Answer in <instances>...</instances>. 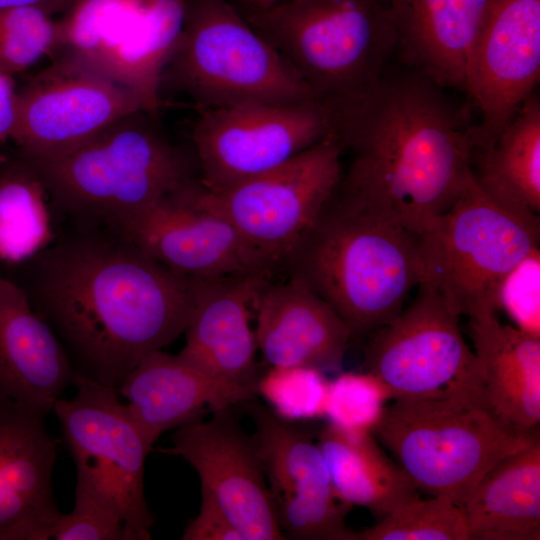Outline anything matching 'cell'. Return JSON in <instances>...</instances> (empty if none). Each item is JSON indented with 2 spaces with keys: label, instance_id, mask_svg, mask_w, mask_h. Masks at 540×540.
I'll return each mask as SVG.
<instances>
[{
  "label": "cell",
  "instance_id": "cell-38",
  "mask_svg": "<svg viewBox=\"0 0 540 540\" xmlns=\"http://www.w3.org/2000/svg\"><path fill=\"white\" fill-rule=\"evenodd\" d=\"M77 0H0V8L32 7L55 18L66 13Z\"/></svg>",
  "mask_w": 540,
  "mask_h": 540
},
{
  "label": "cell",
  "instance_id": "cell-19",
  "mask_svg": "<svg viewBox=\"0 0 540 540\" xmlns=\"http://www.w3.org/2000/svg\"><path fill=\"white\" fill-rule=\"evenodd\" d=\"M255 336L267 367L305 366L341 372L353 332L334 309L302 281H268L255 299Z\"/></svg>",
  "mask_w": 540,
  "mask_h": 540
},
{
  "label": "cell",
  "instance_id": "cell-23",
  "mask_svg": "<svg viewBox=\"0 0 540 540\" xmlns=\"http://www.w3.org/2000/svg\"><path fill=\"white\" fill-rule=\"evenodd\" d=\"M411 70L465 92L468 52L490 0H383Z\"/></svg>",
  "mask_w": 540,
  "mask_h": 540
},
{
  "label": "cell",
  "instance_id": "cell-26",
  "mask_svg": "<svg viewBox=\"0 0 540 540\" xmlns=\"http://www.w3.org/2000/svg\"><path fill=\"white\" fill-rule=\"evenodd\" d=\"M470 172L494 202L520 217L539 220L540 101L535 92L491 143L472 149Z\"/></svg>",
  "mask_w": 540,
  "mask_h": 540
},
{
  "label": "cell",
  "instance_id": "cell-8",
  "mask_svg": "<svg viewBox=\"0 0 540 540\" xmlns=\"http://www.w3.org/2000/svg\"><path fill=\"white\" fill-rule=\"evenodd\" d=\"M539 225L494 202L470 175L452 206L418 235L419 283L459 317H496L505 277L539 247Z\"/></svg>",
  "mask_w": 540,
  "mask_h": 540
},
{
  "label": "cell",
  "instance_id": "cell-1",
  "mask_svg": "<svg viewBox=\"0 0 540 540\" xmlns=\"http://www.w3.org/2000/svg\"><path fill=\"white\" fill-rule=\"evenodd\" d=\"M87 226L56 236L10 268L21 270V279L13 280L58 336L77 373L117 389L143 358L183 334L193 279L112 230Z\"/></svg>",
  "mask_w": 540,
  "mask_h": 540
},
{
  "label": "cell",
  "instance_id": "cell-37",
  "mask_svg": "<svg viewBox=\"0 0 540 540\" xmlns=\"http://www.w3.org/2000/svg\"><path fill=\"white\" fill-rule=\"evenodd\" d=\"M17 109L14 76L0 71V142L11 140Z\"/></svg>",
  "mask_w": 540,
  "mask_h": 540
},
{
  "label": "cell",
  "instance_id": "cell-13",
  "mask_svg": "<svg viewBox=\"0 0 540 540\" xmlns=\"http://www.w3.org/2000/svg\"><path fill=\"white\" fill-rule=\"evenodd\" d=\"M334 130L332 110L318 101L199 110L191 134L198 182L207 190L228 187L285 163Z\"/></svg>",
  "mask_w": 540,
  "mask_h": 540
},
{
  "label": "cell",
  "instance_id": "cell-32",
  "mask_svg": "<svg viewBox=\"0 0 540 540\" xmlns=\"http://www.w3.org/2000/svg\"><path fill=\"white\" fill-rule=\"evenodd\" d=\"M57 46L56 19L32 7L0 8V71L14 76Z\"/></svg>",
  "mask_w": 540,
  "mask_h": 540
},
{
  "label": "cell",
  "instance_id": "cell-24",
  "mask_svg": "<svg viewBox=\"0 0 540 540\" xmlns=\"http://www.w3.org/2000/svg\"><path fill=\"white\" fill-rule=\"evenodd\" d=\"M485 409L509 433L529 438L540 422V338L496 317L470 319Z\"/></svg>",
  "mask_w": 540,
  "mask_h": 540
},
{
  "label": "cell",
  "instance_id": "cell-36",
  "mask_svg": "<svg viewBox=\"0 0 540 540\" xmlns=\"http://www.w3.org/2000/svg\"><path fill=\"white\" fill-rule=\"evenodd\" d=\"M183 540H242L239 532L222 510L211 500L201 497L197 516L181 537Z\"/></svg>",
  "mask_w": 540,
  "mask_h": 540
},
{
  "label": "cell",
  "instance_id": "cell-31",
  "mask_svg": "<svg viewBox=\"0 0 540 540\" xmlns=\"http://www.w3.org/2000/svg\"><path fill=\"white\" fill-rule=\"evenodd\" d=\"M329 382L326 374L311 367H267L255 389L278 417L301 423L325 417Z\"/></svg>",
  "mask_w": 540,
  "mask_h": 540
},
{
  "label": "cell",
  "instance_id": "cell-27",
  "mask_svg": "<svg viewBox=\"0 0 540 540\" xmlns=\"http://www.w3.org/2000/svg\"><path fill=\"white\" fill-rule=\"evenodd\" d=\"M316 439L334 488L350 505L364 507L380 519L420 496L371 433L349 432L327 422Z\"/></svg>",
  "mask_w": 540,
  "mask_h": 540
},
{
  "label": "cell",
  "instance_id": "cell-25",
  "mask_svg": "<svg viewBox=\"0 0 540 540\" xmlns=\"http://www.w3.org/2000/svg\"><path fill=\"white\" fill-rule=\"evenodd\" d=\"M469 540L540 539V437L494 464L466 496Z\"/></svg>",
  "mask_w": 540,
  "mask_h": 540
},
{
  "label": "cell",
  "instance_id": "cell-2",
  "mask_svg": "<svg viewBox=\"0 0 540 540\" xmlns=\"http://www.w3.org/2000/svg\"><path fill=\"white\" fill-rule=\"evenodd\" d=\"M440 87L410 69L383 74L334 115L352 161L340 187L420 235L466 186L476 125Z\"/></svg>",
  "mask_w": 540,
  "mask_h": 540
},
{
  "label": "cell",
  "instance_id": "cell-17",
  "mask_svg": "<svg viewBox=\"0 0 540 540\" xmlns=\"http://www.w3.org/2000/svg\"><path fill=\"white\" fill-rule=\"evenodd\" d=\"M182 190L106 228L169 270L191 279L271 277L280 270L227 220L196 206Z\"/></svg>",
  "mask_w": 540,
  "mask_h": 540
},
{
  "label": "cell",
  "instance_id": "cell-34",
  "mask_svg": "<svg viewBox=\"0 0 540 540\" xmlns=\"http://www.w3.org/2000/svg\"><path fill=\"white\" fill-rule=\"evenodd\" d=\"M499 309L519 330L540 338V251L533 249L505 277Z\"/></svg>",
  "mask_w": 540,
  "mask_h": 540
},
{
  "label": "cell",
  "instance_id": "cell-30",
  "mask_svg": "<svg viewBox=\"0 0 540 540\" xmlns=\"http://www.w3.org/2000/svg\"><path fill=\"white\" fill-rule=\"evenodd\" d=\"M357 540H469L462 509L444 496L405 502L357 532Z\"/></svg>",
  "mask_w": 540,
  "mask_h": 540
},
{
  "label": "cell",
  "instance_id": "cell-4",
  "mask_svg": "<svg viewBox=\"0 0 540 540\" xmlns=\"http://www.w3.org/2000/svg\"><path fill=\"white\" fill-rule=\"evenodd\" d=\"M29 161L52 206L86 225L110 227L195 181L188 157L144 110L67 152Z\"/></svg>",
  "mask_w": 540,
  "mask_h": 540
},
{
  "label": "cell",
  "instance_id": "cell-16",
  "mask_svg": "<svg viewBox=\"0 0 540 540\" xmlns=\"http://www.w3.org/2000/svg\"><path fill=\"white\" fill-rule=\"evenodd\" d=\"M227 408L174 430L163 453L179 456L197 473L201 497L214 502L242 540H283L253 436Z\"/></svg>",
  "mask_w": 540,
  "mask_h": 540
},
{
  "label": "cell",
  "instance_id": "cell-20",
  "mask_svg": "<svg viewBox=\"0 0 540 540\" xmlns=\"http://www.w3.org/2000/svg\"><path fill=\"white\" fill-rule=\"evenodd\" d=\"M268 281L263 275L193 279L185 345L178 354L212 375L255 389L258 348L251 310Z\"/></svg>",
  "mask_w": 540,
  "mask_h": 540
},
{
  "label": "cell",
  "instance_id": "cell-9",
  "mask_svg": "<svg viewBox=\"0 0 540 540\" xmlns=\"http://www.w3.org/2000/svg\"><path fill=\"white\" fill-rule=\"evenodd\" d=\"M76 393L53 408L76 469L75 494L123 525L125 540H148L154 518L145 496L146 458L153 448L115 387L77 374Z\"/></svg>",
  "mask_w": 540,
  "mask_h": 540
},
{
  "label": "cell",
  "instance_id": "cell-18",
  "mask_svg": "<svg viewBox=\"0 0 540 540\" xmlns=\"http://www.w3.org/2000/svg\"><path fill=\"white\" fill-rule=\"evenodd\" d=\"M47 416L0 397V540H49L58 441Z\"/></svg>",
  "mask_w": 540,
  "mask_h": 540
},
{
  "label": "cell",
  "instance_id": "cell-6",
  "mask_svg": "<svg viewBox=\"0 0 540 540\" xmlns=\"http://www.w3.org/2000/svg\"><path fill=\"white\" fill-rule=\"evenodd\" d=\"M165 86L189 98L198 110L318 101L230 0H184L182 31L161 90Z\"/></svg>",
  "mask_w": 540,
  "mask_h": 540
},
{
  "label": "cell",
  "instance_id": "cell-29",
  "mask_svg": "<svg viewBox=\"0 0 540 540\" xmlns=\"http://www.w3.org/2000/svg\"><path fill=\"white\" fill-rule=\"evenodd\" d=\"M51 209L31 162L18 152L0 156V267L20 265L52 243Z\"/></svg>",
  "mask_w": 540,
  "mask_h": 540
},
{
  "label": "cell",
  "instance_id": "cell-39",
  "mask_svg": "<svg viewBox=\"0 0 540 540\" xmlns=\"http://www.w3.org/2000/svg\"><path fill=\"white\" fill-rule=\"evenodd\" d=\"M281 1L282 0H238L237 6L244 10H261Z\"/></svg>",
  "mask_w": 540,
  "mask_h": 540
},
{
  "label": "cell",
  "instance_id": "cell-7",
  "mask_svg": "<svg viewBox=\"0 0 540 540\" xmlns=\"http://www.w3.org/2000/svg\"><path fill=\"white\" fill-rule=\"evenodd\" d=\"M371 434L419 492L444 496L460 508L494 464L534 435L509 433L470 392L392 399Z\"/></svg>",
  "mask_w": 540,
  "mask_h": 540
},
{
  "label": "cell",
  "instance_id": "cell-22",
  "mask_svg": "<svg viewBox=\"0 0 540 540\" xmlns=\"http://www.w3.org/2000/svg\"><path fill=\"white\" fill-rule=\"evenodd\" d=\"M77 374L23 288L0 272V397L48 416Z\"/></svg>",
  "mask_w": 540,
  "mask_h": 540
},
{
  "label": "cell",
  "instance_id": "cell-15",
  "mask_svg": "<svg viewBox=\"0 0 540 540\" xmlns=\"http://www.w3.org/2000/svg\"><path fill=\"white\" fill-rule=\"evenodd\" d=\"M540 75V0H490L470 46L465 92L479 109L474 147L491 143Z\"/></svg>",
  "mask_w": 540,
  "mask_h": 540
},
{
  "label": "cell",
  "instance_id": "cell-33",
  "mask_svg": "<svg viewBox=\"0 0 540 540\" xmlns=\"http://www.w3.org/2000/svg\"><path fill=\"white\" fill-rule=\"evenodd\" d=\"M387 400V391L370 374L340 372L329 382L325 417L345 431L371 433Z\"/></svg>",
  "mask_w": 540,
  "mask_h": 540
},
{
  "label": "cell",
  "instance_id": "cell-21",
  "mask_svg": "<svg viewBox=\"0 0 540 540\" xmlns=\"http://www.w3.org/2000/svg\"><path fill=\"white\" fill-rule=\"evenodd\" d=\"M126 408L153 446L169 430L245 403L254 388L219 378L179 354L163 350L143 358L117 388Z\"/></svg>",
  "mask_w": 540,
  "mask_h": 540
},
{
  "label": "cell",
  "instance_id": "cell-12",
  "mask_svg": "<svg viewBox=\"0 0 540 540\" xmlns=\"http://www.w3.org/2000/svg\"><path fill=\"white\" fill-rule=\"evenodd\" d=\"M417 287L407 308L369 334L361 371L378 380L391 400L458 392L481 397L480 366L459 316L431 287Z\"/></svg>",
  "mask_w": 540,
  "mask_h": 540
},
{
  "label": "cell",
  "instance_id": "cell-14",
  "mask_svg": "<svg viewBox=\"0 0 540 540\" xmlns=\"http://www.w3.org/2000/svg\"><path fill=\"white\" fill-rule=\"evenodd\" d=\"M137 110L143 108L131 91L71 59L56 56L17 89L11 141L29 160L49 158L77 147Z\"/></svg>",
  "mask_w": 540,
  "mask_h": 540
},
{
  "label": "cell",
  "instance_id": "cell-10",
  "mask_svg": "<svg viewBox=\"0 0 540 540\" xmlns=\"http://www.w3.org/2000/svg\"><path fill=\"white\" fill-rule=\"evenodd\" d=\"M183 17L184 0H77L56 19L52 57L71 59L125 87L157 116L164 106L162 75Z\"/></svg>",
  "mask_w": 540,
  "mask_h": 540
},
{
  "label": "cell",
  "instance_id": "cell-28",
  "mask_svg": "<svg viewBox=\"0 0 540 540\" xmlns=\"http://www.w3.org/2000/svg\"><path fill=\"white\" fill-rule=\"evenodd\" d=\"M255 424L253 439L273 502L294 499L330 502L340 499L323 454L310 430L286 421L268 407L248 400Z\"/></svg>",
  "mask_w": 540,
  "mask_h": 540
},
{
  "label": "cell",
  "instance_id": "cell-5",
  "mask_svg": "<svg viewBox=\"0 0 540 540\" xmlns=\"http://www.w3.org/2000/svg\"><path fill=\"white\" fill-rule=\"evenodd\" d=\"M239 9L333 114L371 89L396 52L383 0H282Z\"/></svg>",
  "mask_w": 540,
  "mask_h": 540
},
{
  "label": "cell",
  "instance_id": "cell-3",
  "mask_svg": "<svg viewBox=\"0 0 540 540\" xmlns=\"http://www.w3.org/2000/svg\"><path fill=\"white\" fill-rule=\"evenodd\" d=\"M350 327L369 335L420 281L419 236L338 185L282 264Z\"/></svg>",
  "mask_w": 540,
  "mask_h": 540
},
{
  "label": "cell",
  "instance_id": "cell-11",
  "mask_svg": "<svg viewBox=\"0 0 540 540\" xmlns=\"http://www.w3.org/2000/svg\"><path fill=\"white\" fill-rule=\"evenodd\" d=\"M335 134L285 163L219 190L198 180L183 188L198 207L227 220L255 249L282 269L283 261L333 195L342 178Z\"/></svg>",
  "mask_w": 540,
  "mask_h": 540
},
{
  "label": "cell",
  "instance_id": "cell-35",
  "mask_svg": "<svg viewBox=\"0 0 540 540\" xmlns=\"http://www.w3.org/2000/svg\"><path fill=\"white\" fill-rule=\"evenodd\" d=\"M125 540L122 523L90 498L75 494L70 513H60L49 540Z\"/></svg>",
  "mask_w": 540,
  "mask_h": 540
}]
</instances>
